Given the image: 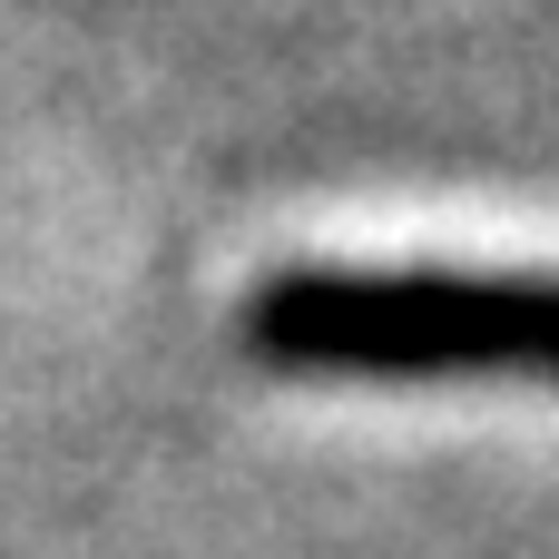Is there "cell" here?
Masks as SVG:
<instances>
[{"instance_id": "6da1fadb", "label": "cell", "mask_w": 559, "mask_h": 559, "mask_svg": "<svg viewBox=\"0 0 559 559\" xmlns=\"http://www.w3.org/2000/svg\"><path fill=\"white\" fill-rule=\"evenodd\" d=\"M246 344L285 373L442 383V373H550L559 275L491 265H295L246 305Z\"/></svg>"}]
</instances>
